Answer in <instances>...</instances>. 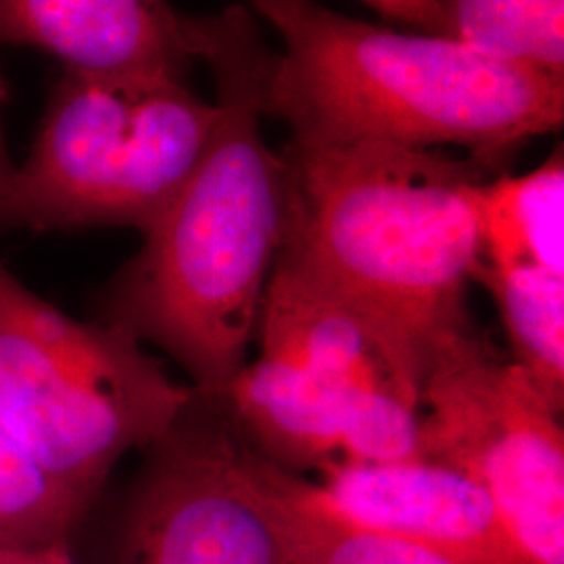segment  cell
I'll use <instances>...</instances> for the list:
<instances>
[{"mask_svg":"<svg viewBox=\"0 0 564 564\" xmlns=\"http://www.w3.org/2000/svg\"><path fill=\"white\" fill-rule=\"evenodd\" d=\"M274 53L249 7L205 18L220 111L191 178L102 291L99 321L160 347L218 402L247 364L291 209V167L263 139Z\"/></svg>","mask_w":564,"mask_h":564,"instance_id":"obj_1","label":"cell"},{"mask_svg":"<svg viewBox=\"0 0 564 564\" xmlns=\"http://www.w3.org/2000/svg\"><path fill=\"white\" fill-rule=\"evenodd\" d=\"M291 209L276 265L360 314L423 389L442 343L473 330L466 289L481 265L468 158L400 144L282 149Z\"/></svg>","mask_w":564,"mask_h":564,"instance_id":"obj_2","label":"cell"},{"mask_svg":"<svg viewBox=\"0 0 564 564\" xmlns=\"http://www.w3.org/2000/svg\"><path fill=\"white\" fill-rule=\"evenodd\" d=\"M281 36L263 116L307 149L454 144L489 174L564 121V78L484 59L456 44L354 20L312 0H256Z\"/></svg>","mask_w":564,"mask_h":564,"instance_id":"obj_3","label":"cell"},{"mask_svg":"<svg viewBox=\"0 0 564 564\" xmlns=\"http://www.w3.org/2000/svg\"><path fill=\"white\" fill-rule=\"evenodd\" d=\"M218 116L178 78L63 72L30 153L0 182V235L116 226L144 237L195 172Z\"/></svg>","mask_w":564,"mask_h":564,"instance_id":"obj_4","label":"cell"},{"mask_svg":"<svg viewBox=\"0 0 564 564\" xmlns=\"http://www.w3.org/2000/svg\"><path fill=\"white\" fill-rule=\"evenodd\" d=\"M193 400L134 337L63 314L0 263V423L88 512Z\"/></svg>","mask_w":564,"mask_h":564,"instance_id":"obj_5","label":"cell"},{"mask_svg":"<svg viewBox=\"0 0 564 564\" xmlns=\"http://www.w3.org/2000/svg\"><path fill=\"white\" fill-rule=\"evenodd\" d=\"M421 460L484 487L538 564H564L561 414L473 330L442 343L421 389Z\"/></svg>","mask_w":564,"mask_h":564,"instance_id":"obj_6","label":"cell"},{"mask_svg":"<svg viewBox=\"0 0 564 564\" xmlns=\"http://www.w3.org/2000/svg\"><path fill=\"white\" fill-rule=\"evenodd\" d=\"M113 564H284L241 440L195 400L144 460L121 508Z\"/></svg>","mask_w":564,"mask_h":564,"instance_id":"obj_7","label":"cell"},{"mask_svg":"<svg viewBox=\"0 0 564 564\" xmlns=\"http://www.w3.org/2000/svg\"><path fill=\"white\" fill-rule=\"evenodd\" d=\"M214 403L242 444L293 475L421 460L419 408L272 358L245 364Z\"/></svg>","mask_w":564,"mask_h":564,"instance_id":"obj_8","label":"cell"},{"mask_svg":"<svg viewBox=\"0 0 564 564\" xmlns=\"http://www.w3.org/2000/svg\"><path fill=\"white\" fill-rule=\"evenodd\" d=\"M354 523L423 545L454 564H538L484 487L442 464H339L310 481Z\"/></svg>","mask_w":564,"mask_h":564,"instance_id":"obj_9","label":"cell"},{"mask_svg":"<svg viewBox=\"0 0 564 564\" xmlns=\"http://www.w3.org/2000/svg\"><path fill=\"white\" fill-rule=\"evenodd\" d=\"M0 44L48 53L65 74L186 80L205 20L160 0H0Z\"/></svg>","mask_w":564,"mask_h":564,"instance_id":"obj_10","label":"cell"},{"mask_svg":"<svg viewBox=\"0 0 564 564\" xmlns=\"http://www.w3.org/2000/svg\"><path fill=\"white\" fill-rule=\"evenodd\" d=\"M256 335L263 358L384 391L421 410L419 384L383 337L360 314L281 265L265 286Z\"/></svg>","mask_w":564,"mask_h":564,"instance_id":"obj_11","label":"cell"},{"mask_svg":"<svg viewBox=\"0 0 564 564\" xmlns=\"http://www.w3.org/2000/svg\"><path fill=\"white\" fill-rule=\"evenodd\" d=\"M383 25L564 78L563 0H366Z\"/></svg>","mask_w":564,"mask_h":564,"instance_id":"obj_12","label":"cell"},{"mask_svg":"<svg viewBox=\"0 0 564 564\" xmlns=\"http://www.w3.org/2000/svg\"><path fill=\"white\" fill-rule=\"evenodd\" d=\"M242 458L284 564H454L423 545L343 519L314 496L310 479L263 460L245 444Z\"/></svg>","mask_w":564,"mask_h":564,"instance_id":"obj_13","label":"cell"},{"mask_svg":"<svg viewBox=\"0 0 564 564\" xmlns=\"http://www.w3.org/2000/svg\"><path fill=\"white\" fill-rule=\"evenodd\" d=\"M477 214L481 268L564 272L563 144L527 174H498L484 182Z\"/></svg>","mask_w":564,"mask_h":564,"instance_id":"obj_14","label":"cell"},{"mask_svg":"<svg viewBox=\"0 0 564 564\" xmlns=\"http://www.w3.org/2000/svg\"><path fill=\"white\" fill-rule=\"evenodd\" d=\"M498 305L512 360L542 389L558 412L564 408V272L544 268L477 270Z\"/></svg>","mask_w":564,"mask_h":564,"instance_id":"obj_15","label":"cell"},{"mask_svg":"<svg viewBox=\"0 0 564 564\" xmlns=\"http://www.w3.org/2000/svg\"><path fill=\"white\" fill-rule=\"evenodd\" d=\"M86 517L88 510L0 423V550H72Z\"/></svg>","mask_w":564,"mask_h":564,"instance_id":"obj_16","label":"cell"},{"mask_svg":"<svg viewBox=\"0 0 564 564\" xmlns=\"http://www.w3.org/2000/svg\"><path fill=\"white\" fill-rule=\"evenodd\" d=\"M0 564H78L67 547L0 550Z\"/></svg>","mask_w":564,"mask_h":564,"instance_id":"obj_17","label":"cell"},{"mask_svg":"<svg viewBox=\"0 0 564 564\" xmlns=\"http://www.w3.org/2000/svg\"><path fill=\"white\" fill-rule=\"evenodd\" d=\"M7 93H9V88H7V82H4L2 72H0V182L11 174V170L15 165V163L11 162L9 153H7V144H4V137H2V105H4V99H7Z\"/></svg>","mask_w":564,"mask_h":564,"instance_id":"obj_18","label":"cell"}]
</instances>
